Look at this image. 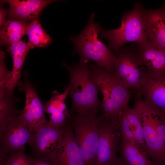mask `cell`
Listing matches in <instances>:
<instances>
[{"label": "cell", "mask_w": 165, "mask_h": 165, "mask_svg": "<svg viewBox=\"0 0 165 165\" xmlns=\"http://www.w3.org/2000/svg\"><path fill=\"white\" fill-rule=\"evenodd\" d=\"M62 65L70 76L68 95L72 100V112L79 114L97 111L100 105L99 90L91 75L89 61L80 60L72 66L63 62Z\"/></svg>", "instance_id": "1"}, {"label": "cell", "mask_w": 165, "mask_h": 165, "mask_svg": "<svg viewBox=\"0 0 165 165\" xmlns=\"http://www.w3.org/2000/svg\"><path fill=\"white\" fill-rule=\"evenodd\" d=\"M94 16L95 13H92L83 31L69 39L75 46L74 52L80 56V60L92 61L107 72L112 73L116 57L99 40L98 35L102 28L94 22Z\"/></svg>", "instance_id": "2"}, {"label": "cell", "mask_w": 165, "mask_h": 165, "mask_svg": "<svg viewBox=\"0 0 165 165\" xmlns=\"http://www.w3.org/2000/svg\"><path fill=\"white\" fill-rule=\"evenodd\" d=\"M104 118L97 111L77 114L69 123L85 165H95L98 145Z\"/></svg>", "instance_id": "3"}, {"label": "cell", "mask_w": 165, "mask_h": 165, "mask_svg": "<svg viewBox=\"0 0 165 165\" xmlns=\"http://www.w3.org/2000/svg\"><path fill=\"white\" fill-rule=\"evenodd\" d=\"M145 10L141 4L136 2L133 9L123 14L120 27L113 30L101 29L100 39H106L108 48L117 54L126 43L134 42L139 44L147 41Z\"/></svg>", "instance_id": "4"}, {"label": "cell", "mask_w": 165, "mask_h": 165, "mask_svg": "<svg viewBox=\"0 0 165 165\" xmlns=\"http://www.w3.org/2000/svg\"><path fill=\"white\" fill-rule=\"evenodd\" d=\"M89 69L97 87H102L107 91L111 102L113 121L117 124L120 114L128 106L130 97L129 89L114 73H109L96 64H90Z\"/></svg>", "instance_id": "5"}, {"label": "cell", "mask_w": 165, "mask_h": 165, "mask_svg": "<svg viewBox=\"0 0 165 165\" xmlns=\"http://www.w3.org/2000/svg\"><path fill=\"white\" fill-rule=\"evenodd\" d=\"M117 55L113 72L121 80L127 88L140 96L147 76L140 68L136 47L123 48Z\"/></svg>", "instance_id": "6"}, {"label": "cell", "mask_w": 165, "mask_h": 165, "mask_svg": "<svg viewBox=\"0 0 165 165\" xmlns=\"http://www.w3.org/2000/svg\"><path fill=\"white\" fill-rule=\"evenodd\" d=\"M133 108L142 125L146 156L154 162L165 165V144L151 118L146 102L144 100L138 99L134 104Z\"/></svg>", "instance_id": "7"}, {"label": "cell", "mask_w": 165, "mask_h": 165, "mask_svg": "<svg viewBox=\"0 0 165 165\" xmlns=\"http://www.w3.org/2000/svg\"><path fill=\"white\" fill-rule=\"evenodd\" d=\"M65 126L59 128L48 121L28 142L34 158L50 161L54 157L62 140Z\"/></svg>", "instance_id": "8"}, {"label": "cell", "mask_w": 165, "mask_h": 165, "mask_svg": "<svg viewBox=\"0 0 165 165\" xmlns=\"http://www.w3.org/2000/svg\"><path fill=\"white\" fill-rule=\"evenodd\" d=\"M34 134L20 113L15 116L0 135V155L11 156L25 150Z\"/></svg>", "instance_id": "9"}, {"label": "cell", "mask_w": 165, "mask_h": 165, "mask_svg": "<svg viewBox=\"0 0 165 165\" xmlns=\"http://www.w3.org/2000/svg\"><path fill=\"white\" fill-rule=\"evenodd\" d=\"M24 80L17 85L19 90L24 93L26 100L24 108L21 111L31 131L35 133L48 121L44 114V105L30 82L27 72L24 74Z\"/></svg>", "instance_id": "10"}, {"label": "cell", "mask_w": 165, "mask_h": 165, "mask_svg": "<svg viewBox=\"0 0 165 165\" xmlns=\"http://www.w3.org/2000/svg\"><path fill=\"white\" fill-rule=\"evenodd\" d=\"M121 134L117 125L104 118L96 155L95 165H119L117 156Z\"/></svg>", "instance_id": "11"}, {"label": "cell", "mask_w": 165, "mask_h": 165, "mask_svg": "<svg viewBox=\"0 0 165 165\" xmlns=\"http://www.w3.org/2000/svg\"><path fill=\"white\" fill-rule=\"evenodd\" d=\"M137 58L140 66H143L147 77H153L165 74V51L161 50L148 40L137 44Z\"/></svg>", "instance_id": "12"}, {"label": "cell", "mask_w": 165, "mask_h": 165, "mask_svg": "<svg viewBox=\"0 0 165 165\" xmlns=\"http://www.w3.org/2000/svg\"><path fill=\"white\" fill-rule=\"evenodd\" d=\"M50 161L53 165H85L69 123L65 127L62 142Z\"/></svg>", "instance_id": "13"}, {"label": "cell", "mask_w": 165, "mask_h": 165, "mask_svg": "<svg viewBox=\"0 0 165 165\" xmlns=\"http://www.w3.org/2000/svg\"><path fill=\"white\" fill-rule=\"evenodd\" d=\"M144 20L148 40L158 48L165 51V11L163 7L145 9Z\"/></svg>", "instance_id": "14"}, {"label": "cell", "mask_w": 165, "mask_h": 165, "mask_svg": "<svg viewBox=\"0 0 165 165\" xmlns=\"http://www.w3.org/2000/svg\"><path fill=\"white\" fill-rule=\"evenodd\" d=\"M56 1L51 0H2L10 6L8 19L28 21L38 18L43 9L49 4Z\"/></svg>", "instance_id": "15"}, {"label": "cell", "mask_w": 165, "mask_h": 165, "mask_svg": "<svg viewBox=\"0 0 165 165\" xmlns=\"http://www.w3.org/2000/svg\"><path fill=\"white\" fill-rule=\"evenodd\" d=\"M68 86L61 94H59L57 90L53 91L51 98L43 105L44 112L50 116L48 121L59 128L66 126L71 117L70 112L67 108L65 102L68 95Z\"/></svg>", "instance_id": "16"}, {"label": "cell", "mask_w": 165, "mask_h": 165, "mask_svg": "<svg viewBox=\"0 0 165 165\" xmlns=\"http://www.w3.org/2000/svg\"><path fill=\"white\" fill-rule=\"evenodd\" d=\"M141 95L147 103L165 114V74L147 77L140 92Z\"/></svg>", "instance_id": "17"}, {"label": "cell", "mask_w": 165, "mask_h": 165, "mask_svg": "<svg viewBox=\"0 0 165 165\" xmlns=\"http://www.w3.org/2000/svg\"><path fill=\"white\" fill-rule=\"evenodd\" d=\"M118 152L119 165H161L151 160L127 138L121 136Z\"/></svg>", "instance_id": "18"}, {"label": "cell", "mask_w": 165, "mask_h": 165, "mask_svg": "<svg viewBox=\"0 0 165 165\" xmlns=\"http://www.w3.org/2000/svg\"><path fill=\"white\" fill-rule=\"evenodd\" d=\"M30 49L28 42L21 40L8 46L7 50L12 56L13 66L12 78L7 87L10 94H13L14 89L20 81L22 66Z\"/></svg>", "instance_id": "19"}, {"label": "cell", "mask_w": 165, "mask_h": 165, "mask_svg": "<svg viewBox=\"0 0 165 165\" xmlns=\"http://www.w3.org/2000/svg\"><path fill=\"white\" fill-rule=\"evenodd\" d=\"M29 23L27 21L15 19L6 20L0 31L1 45L8 46L21 40L27 34Z\"/></svg>", "instance_id": "20"}, {"label": "cell", "mask_w": 165, "mask_h": 165, "mask_svg": "<svg viewBox=\"0 0 165 165\" xmlns=\"http://www.w3.org/2000/svg\"><path fill=\"white\" fill-rule=\"evenodd\" d=\"M19 100L14 94H10L8 91L0 97V135L13 117L20 113L16 106Z\"/></svg>", "instance_id": "21"}, {"label": "cell", "mask_w": 165, "mask_h": 165, "mask_svg": "<svg viewBox=\"0 0 165 165\" xmlns=\"http://www.w3.org/2000/svg\"><path fill=\"white\" fill-rule=\"evenodd\" d=\"M27 34L29 40L28 43L31 49L38 47L44 48L53 42L52 38L42 28L38 18L29 23Z\"/></svg>", "instance_id": "22"}, {"label": "cell", "mask_w": 165, "mask_h": 165, "mask_svg": "<svg viewBox=\"0 0 165 165\" xmlns=\"http://www.w3.org/2000/svg\"><path fill=\"white\" fill-rule=\"evenodd\" d=\"M124 110L133 129L135 145L141 152L146 155V144L141 119L134 108H131L127 106Z\"/></svg>", "instance_id": "23"}, {"label": "cell", "mask_w": 165, "mask_h": 165, "mask_svg": "<svg viewBox=\"0 0 165 165\" xmlns=\"http://www.w3.org/2000/svg\"><path fill=\"white\" fill-rule=\"evenodd\" d=\"M32 158L23 150L11 156L0 155V165H32Z\"/></svg>", "instance_id": "24"}, {"label": "cell", "mask_w": 165, "mask_h": 165, "mask_svg": "<svg viewBox=\"0 0 165 165\" xmlns=\"http://www.w3.org/2000/svg\"><path fill=\"white\" fill-rule=\"evenodd\" d=\"M124 109L121 112L118 118L117 125V127L121 136L127 138L135 145L133 129L127 117Z\"/></svg>", "instance_id": "25"}, {"label": "cell", "mask_w": 165, "mask_h": 165, "mask_svg": "<svg viewBox=\"0 0 165 165\" xmlns=\"http://www.w3.org/2000/svg\"><path fill=\"white\" fill-rule=\"evenodd\" d=\"M5 54L2 50L0 52V92L7 90L8 86L12 77V71L8 70L5 65Z\"/></svg>", "instance_id": "26"}, {"label": "cell", "mask_w": 165, "mask_h": 165, "mask_svg": "<svg viewBox=\"0 0 165 165\" xmlns=\"http://www.w3.org/2000/svg\"><path fill=\"white\" fill-rule=\"evenodd\" d=\"M10 9H6L3 8L1 6L0 8V27L1 29L6 21V16L9 13Z\"/></svg>", "instance_id": "27"}, {"label": "cell", "mask_w": 165, "mask_h": 165, "mask_svg": "<svg viewBox=\"0 0 165 165\" xmlns=\"http://www.w3.org/2000/svg\"><path fill=\"white\" fill-rule=\"evenodd\" d=\"M33 158V157H32ZM32 165H53L50 161L38 160L32 158Z\"/></svg>", "instance_id": "28"}, {"label": "cell", "mask_w": 165, "mask_h": 165, "mask_svg": "<svg viewBox=\"0 0 165 165\" xmlns=\"http://www.w3.org/2000/svg\"><path fill=\"white\" fill-rule=\"evenodd\" d=\"M163 8H164V9L165 11V6H163Z\"/></svg>", "instance_id": "29"}]
</instances>
